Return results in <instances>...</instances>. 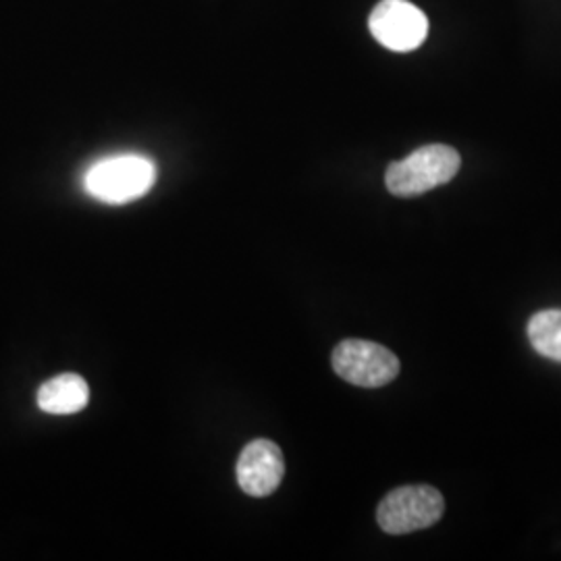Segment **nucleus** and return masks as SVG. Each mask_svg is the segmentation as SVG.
Returning a JSON list of instances; mask_svg holds the SVG:
<instances>
[{
	"mask_svg": "<svg viewBox=\"0 0 561 561\" xmlns=\"http://www.w3.org/2000/svg\"><path fill=\"white\" fill-rule=\"evenodd\" d=\"M461 159L456 148L428 144L408 154L403 161L391 162L385 173L387 190L398 198H414L454 180Z\"/></svg>",
	"mask_w": 561,
	"mask_h": 561,
	"instance_id": "1",
	"label": "nucleus"
},
{
	"mask_svg": "<svg viewBox=\"0 0 561 561\" xmlns=\"http://www.w3.org/2000/svg\"><path fill=\"white\" fill-rule=\"evenodd\" d=\"M157 181V164L141 154H117L94 162L83 178L85 192L104 204H127L146 196Z\"/></svg>",
	"mask_w": 561,
	"mask_h": 561,
	"instance_id": "2",
	"label": "nucleus"
},
{
	"mask_svg": "<svg viewBox=\"0 0 561 561\" xmlns=\"http://www.w3.org/2000/svg\"><path fill=\"white\" fill-rule=\"evenodd\" d=\"M445 514V500L435 486L408 484L393 489L377 507V522L387 535H410L435 526Z\"/></svg>",
	"mask_w": 561,
	"mask_h": 561,
	"instance_id": "3",
	"label": "nucleus"
},
{
	"mask_svg": "<svg viewBox=\"0 0 561 561\" xmlns=\"http://www.w3.org/2000/svg\"><path fill=\"white\" fill-rule=\"evenodd\" d=\"M331 364L343 381L364 389L385 387L400 375L398 356L375 341H341L333 350Z\"/></svg>",
	"mask_w": 561,
	"mask_h": 561,
	"instance_id": "4",
	"label": "nucleus"
},
{
	"mask_svg": "<svg viewBox=\"0 0 561 561\" xmlns=\"http://www.w3.org/2000/svg\"><path fill=\"white\" fill-rule=\"evenodd\" d=\"M368 27L385 48L410 53L426 41L428 18L410 0H381L368 18Z\"/></svg>",
	"mask_w": 561,
	"mask_h": 561,
	"instance_id": "5",
	"label": "nucleus"
},
{
	"mask_svg": "<svg viewBox=\"0 0 561 561\" xmlns=\"http://www.w3.org/2000/svg\"><path fill=\"white\" fill-rule=\"evenodd\" d=\"M285 474V460L277 443L256 439L241 449L238 482L252 497H266L277 491Z\"/></svg>",
	"mask_w": 561,
	"mask_h": 561,
	"instance_id": "6",
	"label": "nucleus"
},
{
	"mask_svg": "<svg viewBox=\"0 0 561 561\" xmlns=\"http://www.w3.org/2000/svg\"><path fill=\"white\" fill-rule=\"evenodd\" d=\"M90 401V387L80 375L67 373L50 381L44 382L38 389V405L46 414L67 416L83 410Z\"/></svg>",
	"mask_w": 561,
	"mask_h": 561,
	"instance_id": "7",
	"label": "nucleus"
},
{
	"mask_svg": "<svg viewBox=\"0 0 561 561\" xmlns=\"http://www.w3.org/2000/svg\"><path fill=\"white\" fill-rule=\"evenodd\" d=\"M526 335L539 356L561 362V308H547L533 314L526 324Z\"/></svg>",
	"mask_w": 561,
	"mask_h": 561,
	"instance_id": "8",
	"label": "nucleus"
}]
</instances>
